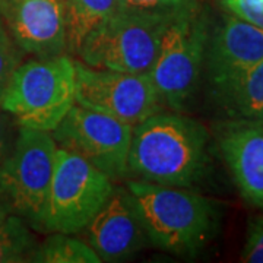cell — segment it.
Masks as SVG:
<instances>
[{
	"mask_svg": "<svg viewBox=\"0 0 263 263\" xmlns=\"http://www.w3.org/2000/svg\"><path fill=\"white\" fill-rule=\"evenodd\" d=\"M44 243L35 246L28 262L38 263H100L92 247L70 234L51 233Z\"/></svg>",
	"mask_w": 263,
	"mask_h": 263,
	"instance_id": "16",
	"label": "cell"
},
{
	"mask_svg": "<svg viewBox=\"0 0 263 263\" xmlns=\"http://www.w3.org/2000/svg\"><path fill=\"white\" fill-rule=\"evenodd\" d=\"M75 104L111 116L132 127L161 111L160 95L148 73L98 69L75 60Z\"/></svg>",
	"mask_w": 263,
	"mask_h": 263,
	"instance_id": "9",
	"label": "cell"
},
{
	"mask_svg": "<svg viewBox=\"0 0 263 263\" xmlns=\"http://www.w3.org/2000/svg\"><path fill=\"white\" fill-rule=\"evenodd\" d=\"M113 190V180L79 155L57 146L44 231H84Z\"/></svg>",
	"mask_w": 263,
	"mask_h": 263,
	"instance_id": "7",
	"label": "cell"
},
{
	"mask_svg": "<svg viewBox=\"0 0 263 263\" xmlns=\"http://www.w3.org/2000/svg\"><path fill=\"white\" fill-rule=\"evenodd\" d=\"M120 8L149 13H170L176 15L192 10L196 5L192 0H119Z\"/></svg>",
	"mask_w": 263,
	"mask_h": 263,
	"instance_id": "19",
	"label": "cell"
},
{
	"mask_svg": "<svg viewBox=\"0 0 263 263\" xmlns=\"http://www.w3.org/2000/svg\"><path fill=\"white\" fill-rule=\"evenodd\" d=\"M206 46V22L196 8L179 13L171 21L149 72L161 104L174 111L186 107L199 84Z\"/></svg>",
	"mask_w": 263,
	"mask_h": 263,
	"instance_id": "6",
	"label": "cell"
},
{
	"mask_svg": "<svg viewBox=\"0 0 263 263\" xmlns=\"http://www.w3.org/2000/svg\"><path fill=\"white\" fill-rule=\"evenodd\" d=\"M212 95L227 113L240 120H263V60L211 82Z\"/></svg>",
	"mask_w": 263,
	"mask_h": 263,
	"instance_id": "14",
	"label": "cell"
},
{
	"mask_svg": "<svg viewBox=\"0 0 263 263\" xmlns=\"http://www.w3.org/2000/svg\"><path fill=\"white\" fill-rule=\"evenodd\" d=\"M235 18L263 29V0H219Z\"/></svg>",
	"mask_w": 263,
	"mask_h": 263,
	"instance_id": "20",
	"label": "cell"
},
{
	"mask_svg": "<svg viewBox=\"0 0 263 263\" xmlns=\"http://www.w3.org/2000/svg\"><path fill=\"white\" fill-rule=\"evenodd\" d=\"M35 249L29 226L16 214L0 222V263L28 262Z\"/></svg>",
	"mask_w": 263,
	"mask_h": 263,
	"instance_id": "17",
	"label": "cell"
},
{
	"mask_svg": "<svg viewBox=\"0 0 263 263\" xmlns=\"http://www.w3.org/2000/svg\"><path fill=\"white\" fill-rule=\"evenodd\" d=\"M219 149L243 197L263 208V120L237 119L224 124Z\"/></svg>",
	"mask_w": 263,
	"mask_h": 263,
	"instance_id": "12",
	"label": "cell"
},
{
	"mask_svg": "<svg viewBox=\"0 0 263 263\" xmlns=\"http://www.w3.org/2000/svg\"><path fill=\"white\" fill-rule=\"evenodd\" d=\"M119 8V0H65L67 51L76 54L85 38Z\"/></svg>",
	"mask_w": 263,
	"mask_h": 263,
	"instance_id": "15",
	"label": "cell"
},
{
	"mask_svg": "<svg viewBox=\"0 0 263 263\" xmlns=\"http://www.w3.org/2000/svg\"><path fill=\"white\" fill-rule=\"evenodd\" d=\"M84 230L86 243L101 262L127 260L149 243L135 202L124 187H114L103 208Z\"/></svg>",
	"mask_w": 263,
	"mask_h": 263,
	"instance_id": "11",
	"label": "cell"
},
{
	"mask_svg": "<svg viewBox=\"0 0 263 263\" xmlns=\"http://www.w3.org/2000/svg\"><path fill=\"white\" fill-rule=\"evenodd\" d=\"M132 130L127 123L75 104L51 135L57 146L79 155L116 181L127 177Z\"/></svg>",
	"mask_w": 263,
	"mask_h": 263,
	"instance_id": "8",
	"label": "cell"
},
{
	"mask_svg": "<svg viewBox=\"0 0 263 263\" xmlns=\"http://www.w3.org/2000/svg\"><path fill=\"white\" fill-rule=\"evenodd\" d=\"M75 60L65 54L35 57L15 69L0 107L19 127L51 133L75 105Z\"/></svg>",
	"mask_w": 263,
	"mask_h": 263,
	"instance_id": "3",
	"label": "cell"
},
{
	"mask_svg": "<svg viewBox=\"0 0 263 263\" xmlns=\"http://www.w3.org/2000/svg\"><path fill=\"white\" fill-rule=\"evenodd\" d=\"M208 132L179 113H158L133 126L127 176L155 184L187 187L206 167Z\"/></svg>",
	"mask_w": 263,
	"mask_h": 263,
	"instance_id": "1",
	"label": "cell"
},
{
	"mask_svg": "<svg viewBox=\"0 0 263 263\" xmlns=\"http://www.w3.org/2000/svg\"><path fill=\"white\" fill-rule=\"evenodd\" d=\"M0 19L24 53L44 59L67 50L65 0H0Z\"/></svg>",
	"mask_w": 263,
	"mask_h": 263,
	"instance_id": "10",
	"label": "cell"
},
{
	"mask_svg": "<svg viewBox=\"0 0 263 263\" xmlns=\"http://www.w3.org/2000/svg\"><path fill=\"white\" fill-rule=\"evenodd\" d=\"M57 143L50 132L19 127L9 158L0 167L2 196L29 227L44 231Z\"/></svg>",
	"mask_w": 263,
	"mask_h": 263,
	"instance_id": "5",
	"label": "cell"
},
{
	"mask_svg": "<svg viewBox=\"0 0 263 263\" xmlns=\"http://www.w3.org/2000/svg\"><path fill=\"white\" fill-rule=\"evenodd\" d=\"M177 15L119 8L85 38L76 56L98 69L149 75L162 35Z\"/></svg>",
	"mask_w": 263,
	"mask_h": 263,
	"instance_id": "4",
	"label": "cell"
},
{
	"mask_svg": "<svg viewBox=\"0 0 263 263\" xmlns=\"http://www.w3.org/2000/svg\"><path fill=\"white\" fill-rule=\"evenodd\" d=\"M126 189L149 243L161 250L195 254L214 234L215 208L205 196L136 179L127 181Z\"/></svg>",
	"mask_w": 263,
	"mask_h": 263,
	"instance_id": "2",
	"label": "cell"
},
{
	"mask_svg": "<svg viewBox=\"0 0 263 263\" xmlns=\"http://www.w3.org/2000/svg\"><path fill=\"white\" fill-rule=\"evenodd\" d=\"M241 260L247 263H263V215L256 216L250 221Z\"/></svg>",
	"mask_w": 263,
	"mask_h": 263,
	"instance_id": "21",
	"label": "cell"
},
{
	"mask_svg": "<svg viewBox=\"0 0 263 263\" xmlns=\"http://www.w3.org/2000/svg\"><path fill=\"white\" fill-rule=\"evenodd\" d=\"M8 215H9V206L0 200V222H2Z\"/></svg>",
	"mask_w": 263,
	"mask_h": 263,
	"instance_id": "23",
	"label": "cell"
},
{
	"mask_svg": "<svg viewBox=\"0 0 263 263\" xmlns=\"http://www.w3.org/2000/svg\"><path fill=\"white\" fill-rule=\"evenodd\" d=\"M0 196H2V184H0Z\"/></svg>",
	"mask_w": 263,
	"mask_h": 263,
	"instance_id": "24",
	"label": "cell"
},
{
	"mask_svg": "<svg viewBox=\"0 0 263 263\" xmlns=\"http://www.w3.org/2000/svg\"><path fill=\"white\" fill-rule=\"evenodd\" d=\"M209 84L263 60V29L227 16L206 46Z\"/></svg>",
	"mask_w": 263,
	"mask_h": 263,
	"instance_id": "13",
	"label": "cell"
},
{
	"mask_svg": "<svg viewBox=\"0 0 263 263\" xmlns=\"http://www.w3.org/2000/svg\"><path fill=\"white\" fill-rule=\"evenodd\" d=\"M18 132L19 126L16 120L5 108L0 107V167L12 154Z\"/></svg>",
	"mask_w": 263,
	"mask_h": 263,
	"instance_id": "22",
	"label": "cell"
},
{
	"mask_svg": "<svg viewBox=\"0 0 263 263\" xmlns=\"http://www.w3.org/2000/svg\"><path fill=\"white\" fill-rule=\"evenodd\" d=\"M24 51L10 37L9 31L0 19V97L10 81L15 69L22 63Z\"/></svg>",
	"mask_w": 263,
	"mask_h": 263,
	"instance_id": "18",
	"label": "cell"
}]
</instances>
